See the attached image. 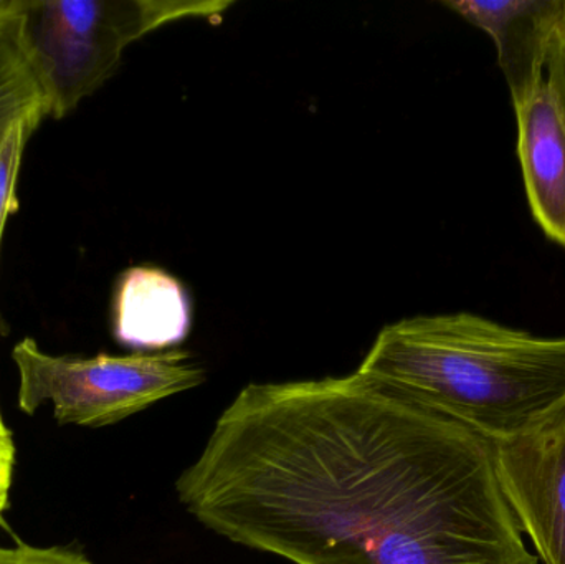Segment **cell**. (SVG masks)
<instances>
[{
	"instance_id": "obj_1",
	"label": "cell",
	"mask_w": 565,
	"mask_h": 564,
	"mask_svg": "<svg viewBox=\"0 0 565 564\" xmlns=\"http://www.w3.org/2000/svg\"><path fill=\"white\" fill-rule=\"evenodd\" d=\"M212 532L296 564H537L493 443L358 371L248 384L175 483Z\"/></svg>"
},
{
	"instance_id": "obj_2",
	"label": "cell",
	"mask_w": 565,
	"mask_h": 564,
	"mask_svg": "<svg viewBox=\"0 0 565 564\" xmlns=\"http://www.w3.org/2000/svg\"><path fill=\"white\" fill-rule=\"evenodd\" d=\"M358 373L498 443L565 396V337L467 311L424 315L382 328Z\"/></svg>"
},
{
	"instance_id": "obj_3",
	"label": "cell",
	"mask_w": 565,
	"mask_h": 564,
	"mask_svg": "<svg viewBox=\"0 0 565 564\" xmlns=\"http://www.w3.org/2000/svg\"><path fill=\"white\" fill-rule=\"evenodd\" d=\"M228 0H25L20 45L42 88L46 118L62 119L118 68L129 43L189 17H215Z\"/></svg>"
},
{
	"instance_id": "obj_4",
	"label": "cell",
	"mask_w": 565,
	"mask_h": 564,
	"mask_svg": "<svg viewBox=\"0 0 565 564\" xmlns=\"http://www.w3.org/2000/svg\"><path fill=\"white\" fill-rule=\"evenodd\" d=\"M12 360L20 411L33 414L50 403L63 426H109L205 381L204 368L178 348L129 357H52L25 338L13 348Z\"/></svg>"
},
{
	"instance_id": "obj_5",
	"label": "cell",
	"mask_w": 565,
	"mask_h": 564,
	"mask_svg": "<svg viewBox=\"0 0 565 564\" xmlns=\"http://www.w3.org/2000/svg\"><path fill=\"white\" fill-rule=\"evenodd\" d=\"M493 450L501 490L537 558L565 564V396Z\"/></svg>"
},
{
	"instance_id": "obj_6",
	"label": "cell",
	"mask_w": 565,
	"mask_h": 564,
	"mask_svg": "<svg viewBox=\"0 0 565 564\" xmlns=\"http://www.w3.org/2000/svg\"><path fill=\"white\" fill-rule=\"evenodd\" d=\"M444 6L493 39L514 108L533 98L546 82L547 55L565 0H445Z\"/></svg>"
},
{
	"instance_id": "obj_7",
	"label": "cell",
	"mask_w": 565,
	"mask_h": 564,
	"mask_svg": "<svg viewBox=\"0 0 565 564\" xmlns=\"http://www.w3.org/2000/svg\"><path fill=\"white\" fill-rule=\"evenodd\" d=\"M518 155L534 221L565 248V123L544 82L533 98L514 108Z\"/></svg>"
},
{
	"instance_id": "obj_8",
	"label": "cell",
	"mask_w": 565,
	"mask_h": 564,
	"mask_svg": "<svg viewBox=\"0 0 565 564\" xmlns=\"http://www.w3.org/2000/svg\"><path fill=\"white\" fill-rule=\"evenodd\" d=\"M115 338L138 351L169 350L188 338L191 300L184 285L158 267H132L119 278L113 307Z\"/></svg>"
},
{
	"instance_id": "obj_9",
	"label": "cell",
	"mask_w": 565,
	"mask_h": 564,
	"mask_svg": "<svg viewBox=\"0 0 565 564\" xmlns=\"http://www.w3.org/2000/svg\"><path fill=\"white\" fill-rule=\"evenodd\" d=\"M43 113L42 88L20 45V15L0 22V141L19 119Z\"/></svg>"
},
{
	"instance_id": "obj_10",
	"label": "cell",
	"mask_w": 565,
	"mask_h": 564,
	"mask_svg": "<svg viewBox=\"0 0 565 564\" xmlns=\"http://www.w3.org/2000/svg\"><path fill=\"white\" fill-rule=\"evenodd\" d=\"M42 119H45L43 113L19 119L0 141V244L7 219L17 211L15 184L23 149Z\"/></svg>"
},
{
	"instance_id": "obj_11",
	"label": "cell",
	"mask_w": 565,
	"mask_h": 564,
	"mask_svg": "<svg viewBox=\"0 0 565 564\" xmlns=\"http://www.w3.org/2000/svg\"><path fill=\"white\" fill-rule=\"evenodd\" d=\"M0 564H95L83 553L60 546L25 545L0 546Z\"/></svg>"
},
{
	"instance_id": "obj_12",
	"label": "cell",
	"mask_w": 565,
	"mask_h": 564,
	"mask_svg": "<svg viewBox=\"0 0 565 564\" xmlns=\"http://www.w3.org/2000/svg\"><path fill=\"white\" fill-rule=\"evenodd\" d=\"M546 83L565 123V15L551 42L546 63Z\"/></svg>"
},
{
	"instance_id": "obj_13",
	"label": "cell",
	"mask_w": 565,
	"mask_h": 564,
	"mask_svg": "<svg viewBox=\"0 0 565 564\" xmlns=\"http://www.w3.org/2000/svg\"><path fill=\"white\" fill-rule=\"evenodd\" d=\"M13 469H15V444H13L12 433L3 423L2 413H0V519L9 506Z\"/></svg>"
},
{
	"instance_id": "obj_14",
	"label": "cell",
	"mask_w": 565,
	"mask_h": 564,
	"mask_svg": "<svg viewBox=\"0 0 565 564\" xmlns=\"http://www.w3.org/2000/svg\"><path fill=\"white\" fill-rule=\"evenodd\" d=\"M0 331H2V318H0Z\"/></svg>"
}]
</instances>
